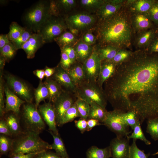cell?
<instances>
[{
	"mask_svg": "<svg viewBox=\"0 0 158 158\" xmlns=\"http://www.w3.org/2000/svg\"><path fill=\"white\" fill-rule=\"evenodd\" d=\"M148 13L154 25L156 27H158V0H156Z\"/></svg>",
	"mask_w": 158,
	"mask_h": 158,
	"instance_id": "46",
	"label": "cell"
},
{
	"mask_svg": "<svg viewBox=\"0 0 158 158\" xmlns=\"http://www.w3.org/2000/svg\"><path fill=\"white\" fill-rule=\"evenodd\" d=\"M103 89L114 109L135 111L141 124L158 117V53L145 49L133 52L117 65Z\"/></svg>",
	"mask_w": 158,
	"mask_h": 158,
	"instance_id": "1",
	"label": "cell"
},
{
	"mask_svg": "<svg viewBox=\"0 0 158 158\" xmlns=\"http://www.w3.org/2000/svg\"><path fill=\"white\" fill-rule=\"evenodd\" d=\"M79 40L69 31L66 30L56 38L54 41L61 49L67 45L73 47Z\"/></svg>",
	"mask_w": 158,
	"mask_h": 158,
	"instance_id": "29",
	"label": "cell"
},
{
	"mask_svg": "<svg viewBox=\"0 0 158 158\" xmlns=\"http://www.w3.org/2000/svg\"><path fill=\"white\" fill-rule=\"evenodd\" d=\"M75 103L80 118L87 120L90 111V104L85 101L78 98H77Z\"/></svg>",
	"mask_w": 158,
	"mask_h": 158,
	"instance_id": "38",
	"label": "cell"
},
{
	"mask_svg": "<svg viewBox=\"0 0 158 158\" xmlns=\"http://www.w3.org/2000/svg\"><path fill=\"white\" fill-rule=\"evenodd\" d=\"M133 52L123 49H120L111 60L117 65L127 60Z\"/></svg>",
	"mask_w": 158,
	"mask_h": 158,
	"instance_id": "45",
	"label": "cell"
},
{
	"mask_svg": "<svg viewBox=\"0 0 158 158\" xmlns=\"http://www.w3.org/2000/svg\"><path fill=\"white\" fill-rule=\"evenodd\" d=\"M45 43L42 35L39 33H34L23 45L21 49L25 52L27 58H34L37 50Z\"/></svg>",
	"mask_w": 158,
	"mask_h": 158,
	"instance_id": "19",
	"label": "cell"
},
{
	"mask_svg": "<svg viewBox=\"0 0 158 158\" xmlns=\"http://www.w3.org/2000/svg\"><path fill=\"white\" fill-rule=\"evenodd\" d=\"M146 50L150 53H158V37L157 35Z\"/></svg>",
	"mask_w": 158,
	"mask_h": 158,
	"instance_id": "54",
	"label": "cell"
},
{
	"mask_svg": "<svg viewBox=\"0 0 158 158\" xmlns=\"http://www.w3.org/2000/svg\"><path fill=\"white\" fill-rule=\"evenodd\" d=\"M75 94L77 98L85 101L89 104L95 102L106 109L108 101L103 88L97 82L86 80L76 87Z\"/></svg>",
	"mask_w": 158,
	"mask_h": 158,
	"instance_id": "5",
	"label": "cell"
},
{
	"mask_svg": "<svg viewBox=\"0 0 158 158\" xmlns=\"http://www.w3.org/2000/svg\"><path fill=\"white\" fill-rule=\"evenodd\" d=\"M122 111L116 109L108 111L103 123L107 128L114 133L118 137H127L130 133L129 127L121 117Z\"/></svg>",
	"mask_w": 158,
	"mask_h": 158,
	"instance_id": "9",
	"label": "cell"
},
{
	"mask_svg": "<svg viewBox=\"0 0 158 158\" xmlns=\"http://www.w3.org/2000/svg\"><path fill=\"white\" fill-rule=\"evenodd\" d=\"M157 28H152L142 31L136 39L137 46L140 48L145 47L146 49L156 36Z\"/></svg>",
	"mask_w": 158,
	"mask_h": 158,
	"instance_id": "24",
	"label": "cell"
},
{
	"mask_svg": "<svg viewBox=\"0 0 158 158\" xmlns=\"http://www.w3.org/2000/svg\"><path fill=\"white\" fill-rule=\"evenodd\" d=\"M117 65L111 60H104L101 62L100 69L97 82L103 88L104 83L114 73Z\"/></svg>",
	"mask_w": 158,
	"mask_h": 158,
	"instance_id": "20",
	"label": "cell"
},
{
	"mask_svg": "<svg viewBox=\"0 0 158 158\" xmlns=\"http://www.w3.org/2000/svg\"><path fill=\"white\" fill-rule=\"evenodd\" d=\"M40 152L26 154H18L13 155L9 157V158H33Z\"/></svg>",
	"mask_w": 158,
	"mask_h": 158,
	"instance_id": "57",
	"label": "cell"
},
{
	"mask_svg": "<svg viewBox=\"0 0 158 158\" xmlns=\"http://www.w3.org/2000/svg\"><path fill=\"white\" fill-rule=\"evenodd\" d=\"M49 132L52 136L53 142L51 145V149L54 150L58 155L63 158H70L67 152L64 143L59 134L56 135L51 131Z\"/></svg>",
	"mask_w": 158,
	"mask_h": 158,
	"instance_id": "30",
	"label": "cell"
},
{
	"mask_svg": "<svg viewBox=\"0 0 158 158\" xmlns=\"http://www.w3.org/2000/svg\"><path fill=\"white\" fill-rule=\"evenodd\" d=\"M136 140H133L130 145L128 158H148L150 154H146L144 151L141 150L137 147Z\"/></svg>",
	"mask_w": 158,
	"mask_h": 158,
	"instance_id": "42",
	"label": "cell"
},
{
	"mask_svg": "<svg viewBox=\"0 0 158 158\" xmlns=\"http://www.w3.org/2000/svg\"><path fill=\"white\" fill-rule=\"evenodd\" d=\"M74 123L76 127L82 133H83L85 131H87V120L80 118L78 120L75 121Z\"/></svg>",
	"mask_w": 158,
	"mask_h": 158,
	"instance_id": "53",
	"label": "cell"
},
{
	"mask_svg": "<svg viewBox=\"0 0 158 158\" xmlns=\"http://www.w3.org/2000/svg\"><path fill=\"white\" fill-rule=\"evenodd\" d=\"M89 104L90 109L87 119H96L103 123L108 111L95 102H91Z\"/></svg>",
	"mask_w": 158,
	"mask_h": 158,
	"instance_id": "27",
	"label": "cell"
},
{
	"mask_svg": "<svg viewBox=\"0 0 158 158\" xmlns=\"http://www.w3.org/2000/svg\"><path fill=\"white\" fill-rule=\"evenodd\" d=\"M140 125V122L139 120L133 130V132L127 137L129 139H133L135 140H140L144 142L146 145H150L151 142L146 138L142 130Z\"/></svg>",
	"mask_w": 158,
	"mask_h": 158,
	"instance_id": "39",
	"label": "cell"
},
{
	"mask_svg": "<svg viewBox=\"0 0 158 158\" xmlns=\"http://www.w3.org/2000/svg\"><path fill=\"white\" fill-rule=\"evenodd\" d=\"M78 117H80V116L75 102L66 112L62 118L60 127L67 123L72 121Z\"/></svg>",
	"mask_w": 158,
	"mask_h": 158,
	"instance_id": "41",
	"label": "cell"
},
{
	"mask_svg": "<svg viewBox=\"0 0 158 158\" xmlns=\"http://www.w3.org/2000/svg\"><path fill=\"white\" fill-rule=\"evenodd\" d=\"M0 133L11 137H13L10 130L3 118H1L0 121Z\"/></svg>",
	"mask_w": 158,
	"mask_h": 158,
	"instance_id": "52",
	"label": "cell"
},
{
	"mask_svg": "<svg viewBox=\"0 0 158 158\" xmlns=\"http://www.w3.org/2000/svg\"><path fill=\"white\" fill-rule=\"evenodd\" d=\"M66 71L76 87L86 80L83 64L78 62L73 63Z\"/></svg>",
	"mask_w": 158,
	"mask_h": 158,
	"instance_id": "22",
	"label": "cell"
},
{
	"mask_svg": "<svg viewBox=\"0 0 158 158\" xmlns=\"http://www.w3.org/2000/svg\"><path fill=\"white\" fill-rule=\"evenodd\" d=\"M35 105L37 108L40 103L45 99L49 98V91L44 83L41 82L35 91Z\"/></svg>",
	"mask_w": 158,
	"mask_h": 158,
	"instance_id": "33",
	"label": "cell"
},
{
	"mask_svg": "<svg viewBox=\"0 0 158 158\" xmlns=\"http://www.w3.org/2000/svg\"><path fill=\"white\" fill-rule=\"evenodd\" d=\"M6 79L13 93L27 103H32V97L31 90L26 83L11 75H7Z\"/></svg>",
	"mask_w": 158,
	"mask_h": 158,
	"instance_id": "12",
	"label": "cell"
},
{
	"mask_svg": "<svg viewBox=\"0 0 158 158\" xmlns=\"http://www.w3.org/2000/svg\"><path fill=\"white\" fill-rule=\"evenodd\" d=\"M17 50L11 41L10 43L0 49V56L4 58L6 61H8L13 57Z\"/></svg>",
	"mask_w": 158,
	"mask_h": 158,
	"instance_id": "43",
	"label": "cell"
},
{
	"mask_svg": "<svg viewBox=\"0 0 158 158\" xmlns=\"http://www.w3.org/2000/svg\"><path fill=\"white\" fill-rule=\"evenodd\" d=\"M146 132L154 140H158V117L147 119Z\"/></svg>",
	"mask_w": 158,
	"mask_h": 158,
	"instance_id": "40",
	"label": "cell"
},
{
	"mask_svg": "<svg viewBox=\"0 0 158 158\" xmlns=\"http://www.w3.org/2000/svg\"><path fill=\"white\" fill-rule=\"evenodd\" d=\"M158 154V152L155 153L153 155H156V154Z\"/></svg>",
	"mask_w": 158,
	"mask_h": 158,
	"instance_id": "63",
	"label": "cell"
},
{
	"mask_svg": "<svg viewBox=\"0 0 158 158\" xmlns=\"http://www.w3.org/2000/svg\"><path fill=\"white\" fill-rule=\"evenodd\" d=\"M77 99L74 93L63 90L60 96L52 103L56 113L57 126L60 127L66 112L75 103Z\"/></svg>",
	"mask_w": 158,
	"mask_h": 158,
	"instance_id": "10",
	"label": "cell"
},
{
	"mask_svg": "<svg viewBox=\"0 0 158 158\" xmlns=\"http://www.w3.org/2000/svg\"><path fill=\"white\" fill-rule=\"evenodd\" d=\"M120 11L107 19L98 21L95 28L97 46L111 45L122 49L130 44L131 21L126 13Z\"/></svg>",
	"mask_w": 158,
	"mask_h": 158,
	"instance_id": "2",
	"label": "cell"
},
{
	"mask_svg": "<svg viewBox=\"0 0 158 158\" xmlns=\"http://www.w3.org/2000/svg\"><path fill=\"white\" fill-rule=\"evenodd\" d=\"M104 1L103 0H81L80 1V3L87 12L95 13Z\"/></svg>",
	"mask_w": 158,
	"mask_h": 158,
	"instance_id": "34",
	"label": "cell"
},
{
	"mask_svg": "<svg viewBox=\"0 0 158 158\" xmlns=\"http://www.w3.org/2000/svg\"><path fill=\"white\" fill-rule=\"evenodd\" d=\"M129 140L127 137H116L110 143L111 157L128 158L130 145Z\"/></svg>",
	"mask_w": 158,
	"mask_h": 158,
	"instance_id": "13",
	"label": "cell"
},
{
	"mask_svg": "<svg viewBox=\"0 0 158 158\" xmlns=\"http://www.w3.org/2000/svg\"><path fill=\"white\" fill-rule=\"evenodd\" d=\"M11 42L9 40L7 34H1L0 35V49Z\"/></svg>",
	"mask_w": 158,
	"mask_h": 158,
	"instance_id": "56",
	"label": "cell"
},
{
	"mask_svg": "<svg viewBox=\"0 0 158 158\" xmlns=\"http://www.w3.org/2000/svg\"><path fill=\"white\" fill-rule=\"evenodd\" d=\"M81 39L85 43L92 46L95 45L97 41V37L92 33L91 30L83 33Z\"/></svg>",
	"mask_w": 158,
	"mask_h": 158,
	"instance_id": "47",
	"label": "cell"
},
{
	"mask_svg": "<svg viewBox=\"0 0 158 158\" xmlns=\"http://www.w3.org/2000/svg\"><path fill=\"white\" fill-rule=\"evenodd\" d=\"M68 29L63 17L51 15L41 27L38 33L41 35L45 43L51 42Z\"/></svg>",
	"mask_w": 158,
	"mask_h": 158,
	"instance_id": "8",
	"label": "cell"
},
{
	"mask_svg": "<svg viewBox=\"0 0 158 158\" xmlns=\"http://www.w3.org/2000/svg\"><path fill=\"white\" fill-rule=\"evenodd\" d=\"M33 158H63L55 152L47 150L40 152Z\"/></svg>",
	"mask_w": 158,
	"mask_h": 158,
	"instance_id": "51",
	"label": "cell"
},
{
	"mask_svg": "<svg viewBox=\"0 0 158 158\" xmlns=\"http://www.w3.org/2000/svg\"><path fill=\"white\" fill-rule=\"evenodd\" d=\"M52 15L51 0H40L25 11L22 20L24 28L38 33L42 25Z\"/></svg>",
	"mask_w": 158,
	"mask_h": 158,
	"instance_id": "4",
	"label": "cell"
},
{
	"mask_svg": "<svg viewBox=\"0 0 158 158\" xmlns=\"http://www.w3.org/2000/svg\"><path fill=\"white\" fill-rule=\"evenodd\" d=\"M34 33L26 28L24 32L17 40L11 41L17 50L21 49L23 45Z\"/></svg>",
	"mask_w": 158,
	"mask_h": 158,
	"instance_id": "44",
	"label": "cell"
},
{
	"mask_svg": "<svg viewBox=\"0 0 158 158\" xmlns=\"http://www.w3.org/2000/svg\"><path fill=\"white\" fill-rule=\"evenodd\" d=\"M61 50V59L59 64L62 68L67 70L74 63L65 52Z\"/></svg>",
	"mask_w": 158,
	"mask_h": 158,
	"instance_id": "48",
	"label": "cell"
},
{
	"mask_svg": "<svg viewBox=\"0 0 158 158\" xmlns=\"http://www.w3.org/2000/svg\"><path fill=\"white\" fill-rule=\"evenodd\" d=\"M2 76L0 77V116L1 118H3L5 113V105L4 99V87L2 79Z\"/></svg>",
	"mask_w": 158,
	"mask_h": 158,
	"instance_id": "49",
	"label": "cell"
},
{
	"mask_svg": "<svg viewBox=\"0 0 158 158\" xmlns=\"http://www.w3.org/2000/svg\"><path fill=\"white\" fill-rule=\"evenodd\" d=\"M45 76L49 78L52 76L55 73V68H50L46 67L44 70Z\"/></svg>",
	"mask_w": 158,
	"mask_h": 158,
	"instance_id": "58",
	"label": "cell"
},
{
	"mask_svg": "<svg viewBox=\"0 0 158 158\" xmlns=\"http://www.w3.org/2000/svg\"><path fill=\"white\" fill-rule=\"evenodd\" d=\"M101 62L97 53L96 45H95L90 56L83 64L86 80L97 82L100 70Z\"/></svg>",
	"mask_w": 158,
	"mask_h": 158,
	"instance_id": "11",
	"label": "cell"
},
{
	"mask_svg": "<svg viewBox=\"0 0 158 158\" xmlns=\"http://www.w3.org/2000/svg\"><path fill=\"white\" fill-rule=\"evenodd\" d=\"M86 158H110L111 157L109 146L100 148L95 146L89 148L86 152Z\"/></svg>",
	"mask_w": 158,
	"mask_h": 158,
	"instance_id": "31",
	"label": "cell"
},
{
	"mask_svg": "<svg viewBox=\"0 0 158 158\" xmlns=\"http://www.w3.org/2000/svg\"><path fill=\"white\" fill-rule=\"evenodd\" d=\"M26 28L23 27L15 22H12L10 25L9 31L7 34V37L11 41L18 39L24 32Z\"/></svg>",
	"mask_w": 158,
	"mask_h": 158,
	"instance_id": "37",
	"label": "cell"
},
{
	"mask_svg": "<svg viewBox=\"0 0 158 158\" xmlns=\"http://www.w3.org/2000/svg\"><path fill=\"white\" fill-rule=\"evenodd\" d=\"M6 61L5 59L0 56V69L2 70L5 64Z\"/></svg>",
	"mask_w": 158,
	"mask_h": 158,
	"instance_id": "61",
	"label": "cell"
},
{
	"mask_svg": "<svg viewBox=\"0 0 158 158\" xmlns=\"http://www.w3.org/2000/svg\"><path fill=\"white\" fill-rule=\"evenodd\" d=\"M20 119L23 131L40 134L45 128V122L37 108L32 103L24 104Z\"/></svg>",
	"mask_w": 158,
	"mask_h": 158,
	"instance_id": "6",
	"label": "cell"
},
{
	"mask_svg": "<svg viewBox=\"0 0 158 158\" xmlns=\"http://www.w3.org/2000/svg\"><path fill=\"white\" fill-rule=\"evenodd\" d=\"M4 91L6 97L5 113L12 111L19 115L20 107L25 102L13 93L6 85L4 87Z\"/></svg>",
	"mask_w": 158,
	"mask_h": 158,
	"instance_id": "16",
	"label": "cell"
},
{
	"mask_svg": "<svg viewBox=\"0 0 158 158\" xmlns=\"http://www.w3.org/2000/svg\"><path fill=\"white\" fill-rule=\"evenodd\" d=\"M131 19V24L135 30L143 31L157 28L151 20L148 13H134Z\"/></svg>",
	"mask_w": 158,
	"mask_h": 158,
	"instance_id": "17",
	"label": "cell"
},
{
	"mask_svg": "<svg viewBox=\"0 0 158 158\" xmlns=\"http://www.w3.org/2000/svg\"><path fill=\"white\" fill-rule=\"evenodd\" d=\"M155 0H138L128 1L130 8L134 13H148Z\"/></svg>",
	"mask_w": 158,
	"mask_h": 158,
	"instance_id": "26",
	"label": "cell"
},
{
	"mask_svg": "<svg viewBox=\"0 0 158 158\" xmlns=\"http://www.w3.org/2000/svg\"><path fill=\"white\" fill-rule=\"evenodd\" d=\"M157 35L158 37V28H157Z\"/></svg>",
	"mask_w": 158,
	"mask_h": 158,
	"instance_id": "62",
	"label": "cell"
},
{
	"mask_svg": "<svg viewBox=\"0 0 158 158\" xmlns=\"http://www.w3.org/2000/svg\"><path fill=\"white\" fill-rule=\"evenodd\" d=\"M97 53L101 61L111 60L120 49L116 47L107 45L99 47L96 44Z\"/></svg>",
	"mask_w": 158,
	"mask_h": 158,
	"instance_id": "32",
	"label": "cell"
},
{
	"mask_svg": "<svg viewBox=\"0 0 158 158\" xmlns=\"http://www.w3.org/2000/svg\"><path fill=\"white\" fill-rule=\"evenodd\" d=\"M34 74L41 81L45 76L44 71L43 70H37L33 72Z\"/></svg>",
	"mask_w": 158,
	"mask_h": 158,
	"instance_id": "59",
	"label": "cell"
},
{
	"mask_svg": "<svg viewBox=\"0 0 158 158\" xmlns=\"http://www.w3.org/2000/svg\"><path fill=\"white\" fill-rule=\"evenodd\" d=\"M69 29V31L73 35L76 37H77L80 34V32L79 31L75 29L70 28Z\"/></svg>",
	"mask_w": 158,
	"mask_h": 158,
	"instance_id": "60",
	"label": "cell"
},
{
	"mask_svg": "<svg viewBox=\"0 0 158 158\" xmlns=\"http://www.w3.org/2000/svg\"><path fill=\"white\" fill-rule=\"evenodd\" d=\"M87 131H90L94 127L98 126L104 125L96 119H90L87 120Z\"/></svg>",
	"mask_w": 158,
	"mask_h": 158,
	"instance_id": "55",
	"label": "cell"
},
{
	"mask_svg": "<svg viewBox=\"0 0 158 158\" xmlns=\"http://www.w3.org/2000/svg\"><path fill=\"white\" fill-rule=\"evenodd\" d=\"M49 91V102L53 103L62 92V87L52 79H48L44 82Z\"/></svg>",
	"mask_w": 158,
	"mask_h": 158,
	"instance_id": "28",
	"label": "cell"
},
{
	"mask_svg": "<svg viewBox=\"0 0 158 158\" xmlns=\"http://www.w3.org/2000/svg\"><path fill=\"white\" fill-rule=\"evenodd\" d=\"M63 18L68 29H75L83 33L95 29L98 21L95 14L87 11L69 14Z\"/></svg>",
	"mask_w": 158,
	"mask_h": 158,
	"instance_id": "7",
	"label": "cell"
},
{
	"mask_svg": "<svg viewBox=\"0 0 158 158\" xmlns=\"http://www.w3.org/2000/svg\"><path fill=\"white\" fill-rule=\"evenodd\" d=\"M51 150V145L43 140L39 134L23 131L13 138L12 149L8 154L10 157L22 154L38 152Z\"/></svg>",
	"mask_w": 158,
	"mask_h": 158,
	"instance_id": "3",
	"label": "cell"
},
{
	"mask_svg": "<svg viewBox=\"0 0 158 158\" xmlns=\"http://www.w3.org/2000/svg\"><path fill=\"white\" fill-rule=\"evenodd\" d=\"M38 110L49 131L59 134L56 126V114L52 103L49 102L38 106Z\"/></svg>",
	"mask_w": 158,
	"mask_h": 158,
	"instance_id": "15",
	"label": "cell"
},
{
	"mask_svg": "<svg viewBox=\"0 0 158 158\" xmlns=\"http://www.w3.org/2000/svg\"><path fill=\"white\" fill-rule=\"evenodd\" d=\"M60 49L67 54L73 63L77 61L76 54L73 46L67 45Z\"/></svg>",
	"mask_w": 158,
	"mask_h": 158,
	"instance_id": "50",
	"label": "cell"
},
{
	"mask_svg": "<svg viewBox=\"0 0 158 158\" xmlns=\"http://www.w3.org/2000/svg\"><path fill=\"white\" fill-rule=\"evenodd\" d=\"M121 117L125 124L133 130L138 121L140 120L137 113L133 110L126 112L122 111Z\"/></svg>",
	"mask_w": 158,
	"mask_h": 158,
	"instance_id": "35",
	"label": "cell"
},
{
	"mask_svg": "<svg viewBox=\"0 0 158 158\" xmlns=\"http://www.w3.org/2000/svg\"><path fill=\"white\" fill-rule=\"evenodd\" d=\"M94 46L87 44L83 42L81 38L79 39L73 46L77 61L83 64L91 55Z\"/></svg>",
	"mask_w": 158,
	"mask_h": 158,
	"instance_id": "21",
	"label": "cell"
},
{
	"mask_svg": "<svg viewBox=\"0 0 158 158\" xmlns=\"http://www.w3.org/2000/svg\"><path fill=\"white\" fill-rule=\"evenodd\" d=\"M57 13L58 16L64 17L76 5L75 0H54Z\"/></svg>",
	"mask_w": 158,
	"mask_h": 158,
	"instance_id": "25",
	"label": "cell"
},
{
	"mask_svg": "<svg viewBox=\"0 0 158 158\" xmlns=\"http://www.w3.org/2000/svg\"><path fill=\"white\" fill-rule=\"evenodd\" d=\"M3 118L8 126L13 137L16 136L23 131L19 115L13 112V113L6 115Z\"/></svg>",
	"mask_w": 158,
	"mask_h": 158,
	"instance_id": "23",
	"label": "cell"
},
{
	"mask_svg": "<svg viewBox=\"0 0 158 158\" xmlns=\"http://www.w3.org/2000/svg\"><path fill=\"white\" fill-rule=\"evenodd\" d=\"M13 141V138L1 134L0 135V155L8 154L11 150Z\"/></svg>",
	"mask_w": 158,
	"mask_h": 158,
	"instance_id": "36",
	"label": "cell"
},
{
	"mask_svg": "<svg viewBox=\"0 0 158 158\" xmlns=\"http://www.w3.org/2000/svg\"><path fill=\"white\" fill-rule=\"evenodd\" d=\"M123 2V0H105L95 13L98 21L107 19L118 12Z\"/></svg>",
	"mask_w": 158,
	"mask_h": 158,
	"instance_id": "14",
	"label": "cell"
},
{
	"mask_svg": "<svg viewBox=\"0 0 158 158\" xmlns=\"http://www.w3.org/2000/svg\"><path fill=\"white\" fill-rule=\"evenodd\" d=\"M53 79L66 90L75 93L76 87L74 85L66 70L62 68L59 64L55 67Z\"/></svg>",
	"mask_w": 158,
	"mask_h": 158,
	"instance_id": "18",
	"label": "cell"
}]
</instances>
